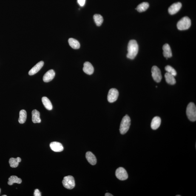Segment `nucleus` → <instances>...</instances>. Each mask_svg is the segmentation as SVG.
Returning a JSON list of instances; mask_svg holds the SVG:
<instances>
[{
    "instance_id": "9d476101",
    "label": "nucleus",
    "mask_w": 196,
    "mask_h": 196,
    "mask_svg": "<svg viewBox=\"0 0 196 196\" xmlns=\"http://www.w3.org/2000/svg\"><path fill=\"white\" fill-rule=\"evenodd\" d=\"M55 73L53 69H51L45 74L43 77V81L45 83H48L51 81L54 78Z\"/></svg>"
},
{
    "instance_id": "2eb2a0df",
    "label": "nucleus",
    "mask_w": 196,
    "mask_h": 196,
    "mask_svg": "<svg viewBox=\"0 0 196 196\" xmlns=\"http://www.w3.org/2000/svg\"><path fill=\"white\" fill-rule=\"evenodd\" d=\"M86 158L89 163L92 165L96 164L97 159L91 152H88L86 154Z\"/></svg>"
},
{
    "instance_id": "b1692460",
    "label": "nucleus",
    "mask_w": 196,
    "mask_h": 196,
    "mask_svg": "<svg viewBox=\"0 0 196 196\" xmlns=\"http://www.w3.org/2000/svg\"><path fill=\"white\" fill-rule=\"evenodd\" d=\"M149 4L147 2H143L141 4H139L137 6L136 10H137L139 12H142L146 11L149 7Z\"/></svg>"
},
{
    "instance_id": "20e7f679",
    "label": "nucleus",
    "mask_w": 196,
    "mask_h": 196,
    "mask_svg": "<svg viewBox=\"0 0 196 196\" xmlns=\"http://www.w3.org/2000/svg\"><path fill=\"white\" fill-rule=\"evenodd\" d=\"M191 25L190 19L187 16H185L178 21L177 24V27L179 30H185L189 29Z\"/></svg>"
},
{
    "instance_id": "a211bd4d",
    "label": "nucleus",
    "mask_w": 196,
    "mask_h": 196,
    "mask_svg": "<svg viewBox=\"0 0 196 196\" xmlns=\"http://www.w3.org/2000/svg\"><path fill=\"white\" fill-rule=\"evenodd\" d=\"M22 182V180L21 178H18L16 176H11L9 178V181L8 184L9 185H12L14 183H16L18 184H21Z\"/></svg>"
},
{
    "instance_id": "2f4dec72",
    "label": "nucleus",
    "mask_w": 196,
    "mask_h": 196,
    "mask_svg": "<svg viewBox=\"0 0 196 196\" xmlns=\"http://www.w3.org/2000/svg\"><path fill=\"white\" fill-rule=\"evenodd\" d=\"M156 87L157 88V86H156Z\"/></svg>"
},
{
    "instance_id": "f03ea898",
    "label": "nucleus",
    "mask_w": 196,
    "mask_h": 196,
    "mask_svg": "<svg viewBox=\"0 0 196 196\" xmlns=\"http://www.w3.org/2000/svg\"><path fill=\"white\" fill-rule=\"evenodd\" d=\"M131 120L128 115L123 117L120 124V131L122 135H124L128 131L130 125Z\"/></svg>"
},
{
    "instance_id": "a878e982",
    "label": "nucleus",
    "mask_w": 196,
    "mask_h": 196,
    "mask_svg": "<svg viewBox=\"0 0 196 196\" xmlns=\"http://www.w3.org/2000/svg\"><path fill=\"white\" fill-rule=\"evenodd\" d=\"M165 69L166 71L167 72L171 74L174 76H176L177 75V73L175 69L173 68L172 67L170 66H166L165 68Z\"/></svg>"
},
{
    "instance_id": "1a4fd4ad",
    "label": "nucleus",
    "mask_w": 196,
    "mask_h": 196,
    "mask_svg": "<svg viewBox=\"0 0 196 196\" xmlns=\"http://www.w3.org/2000/svg\"><path fill=\"white\" fill-rule=\"evenodd\" d=\"M182 4L181 3L177 2L173 4L168 9V12L171 15H174L178 12L181 8Z\"/></svg>"
},
{
    "instance_id": "c85d7f7f",
    "label": "nucleus",
    "mask_w": 196,
    "mask_h": 196,
    "mask_svg": "<svg viewBox=\"0 0 196 196\" xmlns=\"http://www.w3.org/2000/svg\"><path fill=\"white\" fill-rule=\"evenodd\" d=\"M105 196H113V195H112V194L109 193H106L105 194Z\"/></svg>"
},
{
    "instance_id": "39448f33",
    "label": "nucleus",
    "mask_w": 196,
    "mask_h": 196,
    "mask_svg": "<svg viewBox=\"0 0 196 196\" xmlns=\"http://www.w3.org/2000/svg\"><path fill=\"white\" fill-rule=\"evenodd\" d=\"M62 183L63 186L68 189H73L75 186V180L73 177L71 175L64 177Z\"/></svg>"
},
{
    "instance_id": "dca6fc26",
    "label": "nucleus",
    "mask_w": 196,
    "mask_h": 196,
    "mask_svg": "<svg viewBox=\"0 0 196 196\" xmlns=\"http://www.w3.org/2000/svg\"><path fill=\"white\" fill-rule=\"evenodd\" d=\"M161 123V119L160 117L156 116L153 119L151 123V127L153 130H156L160 127Z\"/></svg>"
},
{
    "instance_id": "5701e85b",
    "label": "nucleus",
    "mask_w": 196,
    "mask_h": 196,
    "mask_svg": "<svg viewBox=\"0 0 196 196\" xmlns=\"http://www.w3.org/2000/svg\"><path fill=\"white\" fill-rule=\"evenodd\" d=\"M27 112L24 110H21L20 111L19 113V122L21 124L25 123L26 119H27Z\"/></svg>"
},
{
    "instance_id": "bb28decb",
    "label": "nucleus",
    "mask_w": 196,
    "mask_h": 196,
    "mask_svg": "<svg viewBox=\"0 0 196 196\" xmlns=\"http://www.w3.org/2000/svg\"><path fill=\"white\" fill-rule=\"evenodd\" d=\"M86 1V0H78V4L81 7H83L84 6Z\"/></svg>"
},
{
    "instance_id": "c756f323",
    "label": "nucleus",
    "mask_w": 196,
    "mask_h": 196,
    "mask_svg": "<svg viewBox=\"0 0 196 196\" xmlns=\"http://www.w3.org/2000/svg\"><path fill=\"white\" fill-rule=\"evenodd\" d=\"M2 196H7L6 195H3Z\"/></svg>"
},
{
    "instance_id": "0eeeda50",
    "label": "nucleus",
    "mask_w": 196,
    "mask_h": 196,
    "mask_svg": "<svg viewBox=\"0 0 196 196\" xmlns=\"http://www.w3.org/2000/svg\"><path fill=\"white\" fill-rule=\"evenodd\" d=\"M115 174L117 178L121 180H126L128 177L125 169L122 167H119L116 170Z\"/></svg>"
},
{
    "instance_id": "f257e3e1",
    "label": "nucleus",
    "mask_w": 196,
    "mask_h": 196,
    "mask_svg": "<svg viewBox=\"0 0 196 196\" xmlns=\"http://www.w3.org/2000/svg\"><path fill=\"white\" fill-rule=\"evenodd\" d=\"M138 49L137 41L134 40H130L128 46L127 58L131 60L134 59L138 53Z\"/></svg>"
},
{
    "instance_id": "4be33fe9",
    "label": "nucleus",
    "mask_w": 196,
    "mask_h": 196,
    "mask_svg": "<svg viewBox=\"0 0 196 196\" xmlns=\"http://www.w3.org/2000/svg\"><path fill=\"white\" fill-rule=\"evenodd\" d=\"M68 43L69 45L72 48L78 49L80 48V43L76 39L72 38H69L68 40Z\"/></svg>"
},
{
    "instance_id": "7c9ffc66",
    "label": "nucleus",
    "mask_w": 196,
    "mask_h": 196,
    "mask_svg": "<svg viewBox=\"0 0 196 196\" xmlns=\"http://www.w3.org/2000/svg\"><path fill=\"white\" fill-rule=\"evenodd\" d=\"M176 196H180V195H177Z\"/></svg>"
},
{
    "instance_id": "7ed1b4c3",
    "label": "nucleus",
    "mask_w": 196,
    "mask_h": 196,
    "mask_svg": "<svg viewBox=\"0 0 196 196\" xmlns=\"http://www.w3.org/2000/svg\"><path fill=\"white\" fill-rule=\"evenodd\" d=\"M186 114L188 119L190 121L194 122L196 120V107L193 103L188 104L186 109Z\"/></svg>"
},
{
    "instance_id": "f3484780",
    "label": "nucleus",
    "mask_w": 196,
    "mask_h": 196,
    "mask_svg": "<svg viewBox=\"0 0 196 196\" xmlns=\"http://www.w3.org/2000/svg\"><path fill=\"white\" fill-rule=\"evenodd\" d=\"M32 121L34 123H40L41 120L40 118V112L38 110L35 109L32 111Z\"/></svg>"
},
{
    "instance_id": "9b49d317",
    "label": "nucleus",
    "mask_w": 196,
    "mask_h": 196,
    "mask_svg": "<svg viewBox=\"0 0 196 196\" xmlns=\"http://www.w3.org/2000/svg\"><path fill=\"white\" fill-rule=\"evenodd\" d=\"M50 147L52 150L55 152H61L64 150V148L61 143L53 142L50 144Z\"/></svg>"
},
{
    "instance_id": "412c9836",
    "label": "nucleus",
    "mask_w": 196,
    "mask_h": 196,
    "mask_svg": "<svg viewBox=\"0 0 196 196\" xmlns=\"http://www.w3.org/2000/svg\"><path fill=\"white\" fill-rule=\"evenodd\" d=\"M166 82L169 84L174 85L176 83V80L174 76L171 74L166 72L165 75Z\"/></svg>"
},
{
    "instance_id": "393cba45",
    "label": "nucleus",
    "mask_w": 196,
    "mask_h": 196,
    "mask_svg": "<svg viewBox=\"0 0 196 196\" xmlns=\"http://www.w3.org/2000/svg\"><path fill=\"white\" fill-rule=\"evenodd\" d=\"M93 19L96 24L98 26H101L104 21L103 16L98 14H96L94 15Z\"/></svg>"
},
{
    "instance_id": "cd10ccee",
    "label": "nucleus",
    "mask_w": 196,
    "mask_h": 196,
    "mask_svg": "<svg viewBox=\"0 0 196 196\" xmlns=\"http://www.w3.org/2000/svg\"><path fill=\"white\" fill-rule=\"evenodd\" d=\"M34 196H41V194L39 190L38 189L35 190L34 192Z\"/></svg>"
},
{
    "instance_id": "473e14b6",
    "label": "nucleus",
    "mask_w": 196,
    "mask_h": 196,
    "mask_svg": "<svg viewBox=\"0 0 196 196\" xmlns=\"http://www.w3.org/2000/svg\"><path fill=\"white\" fill-rule=\"evenodd\" d=\"M0 192H1V189H0Z\"/></svg>"
},
{
    "instance_id": "f8f14e48",
    "label": "nucleus",
    "mask_w": 196,
    "mask_h": 196,
    "mask_svg": "<svg viewBox=\"0 0 196 196\" xmlns=\"http://www.w3.org/2000/svg\"><path fill=\"white\" fill-rule=\"evenodd\" d=\"M44 63L42 61H40L37 63L36 65L34 66L29 72V74L30 76L34 75L35 74L38 73L41 70V68L44 66Z\"/></svg>"
},
{
    "instance_id": "4468645a",
    "label": "nucleus",
    "mask_w": 196,
    "mask_h": 196,
    "mask_svg": "<svg viewBox=\"0 0 196 196\" xmlns=\"http://www.w3.org/2000/svg\"><path fill=\"white\" fill-rule=\"evenodd\" d=\"M163 55L165 58L167 59L168 58H170L172 56V53L171 48L169 44H166L164 45L163 48Z\"/></svg>"
},
{
    "instance_id": "6e6552de",
    "label": "nucleus",
    "mask_w": 196,
    "mask_h": 196,
    "mask_svg": "<svg viewBox=\"0 0 196 196\" xmlns=\"http://www.w3.org/2000/svg\"><path fill=\"white\" fill-rule=\"evenodd\" d=\"M119 95L118 91L115 88L111 89L109 90L108 95V100L109 103L115 102L118 99Z\"/></svg>"
},
{
    "instance_id": "aec40b11",
    "label": "nucleus",
    "mask_w": 196,
    "mask_h": 196,
    "mask_svg": "<svg viewBox=\"0 0 196 196\" xmlns=\"http://www.w3.org/2000/svg\"><path fill=\"white\" fill-rule=\"evenodd\" d=\"M42 102L44 107L47 110H52L53 106L51 103L48 98L46 97H43L42 98Z\"/></svg>"
},
{
    "instance_id": "6ab92c4d",
    "label": "nucleus",
    "mask_w": 196,
    "mask_h": 196,
    "mask_svg": "<svg viewBox=\"0 0 196 196\" xmlns=\"http://www.w3.org/2000/svg\"><path fill=\"white\" fill-rule=\"evenodd\" d=\"M21 161V159L19 157L16 158H11L9 160V163L11 167L16 168L19 165V163Z\"/></svg>"
},
{
    "instance_id": "ddd939ff",
    "label": "nucleus",
    "mask_w": 196,
    "mask_h": 196,
    "mask_svg": "<svg viewBox=\"0 0 196 196\" xmlns=\"http://www.w3.org/2000/svg\"><path fill=\"white\" fill-rule=\"evenodd\" d=\"M83 71L86 74L91 75L93 73L94 69L93 66L90 63L86 62L84 63Z\"/></svg>"
},
{
    "instance_id": "423d86ee",
    "label": "nucleus",
    "mask_w": 196,
    "mask_h": 196,
    "mask_svg": "<svg viewBox=\"0 0 196 196\" xmlns=\"http://www.w3.org/2000/svg\"><path fill=\"white\" fill-rule=\"evenodd\" d=\"M152 76L154 81L160 83L162 80V76L160 69L156 66H154L152 69Z\"/></svg>"
}]
</instances>
